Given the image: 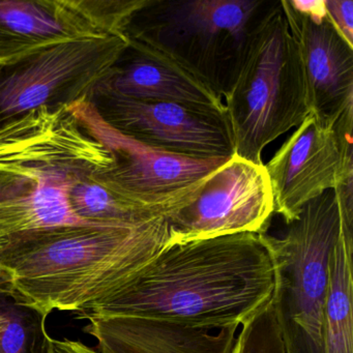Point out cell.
<instances>
[{"instance_id":"1","label":"cell","mask_w":353,"mask_h":353,"mask_svg":"<svg viewBox=\"0 0 353 353\" xmlns=\"http://www.w3.org/2000/svg\"><path fill=\"white\" fill-rule=\"evenodd\" d=\"M274 291V263L261 235L236 233L163 248L119 288L75 315L241 327L272 301Z\"/></svg>"},{"instance_id":"2","label":"cell","mask_w":353,"mask_h":353,"mask_svg":"<svg viewBox=\"0 0 353 353\" xmlns=\"http://www.w3.org/2000/svg\"><path fill=\"white\" fill-rule=\"evenodd\" d=\"M166 216L136 226L65 225L0 239V283L19 303L48 317L77 314L119 288L158 255Z\"/></svg>"},{"instance_id":"3","label":"cell","mask_w":353,"mask_h":353,"mask_svg":"<svg viewBox=\"0 0 353 353\" xmlns=\"http://www.w3.org/2000/svg\"><path fill=\"white\" fill-rule=\"evenodd\" d=\"M112 163L110 150L82 129L68 106H45L0 125V239L90 225L72 212L70 190Z\"/></svg>"},{"instance_id":"4","label":"cell","mask_w":353,"mask_h":353,"mask_svg":"<svg viewBox=\"0 0 353 353\" xmlns=\"http://www.w3.org/2000/svg\"><path fill=\"white\" fill-rule=\"evenodd\" d=\"M276 0H150L128 40L160 51L224 101L256 30Z\"/></svg>"},{"instance_id":"5","label":"cell","mask_w":353,"mask_h":353,"mask_svg":"<svg viewBox=\"0 0 353 353\" xmlns=\"http://www.w3.org/2000/svg\"><path fill=\"white\" fill-rule=\"evenodd\" d=\"M223 103L235 154L259 165L264 148L311 113L301 54L281 0L256 30Z\"/></svg>"},{"instance_id":"6","label":"cell","mask_w":353,"mask_h":353,"mask_svg":"<svg viewBox=\"0 0 353 353\" xmlns=\"http://www.w3.org/2000/svg\"><path fill=\"white\" fill-rule=\"evenodd\" d=\"M345 220L327 190L303 206L281 237L261 233L274 268L272 307L287 353H325L323 312L330 264Z\"/></svg>"},{"instance_id":"7","label":"cell","mask_w":353,"mask_h":353,"mask_svg":"<svg viewBox=\"0 0 353 353\" xmlns=\"http://www.w3.org/2000/svg\"><path fill=\"white\" fill-rule=\"evenodd\" d=\"M82 129L106 146L113 163L94 177L108 189L164 216L181 210L229 159H195L150 148L115 130L88 96L68 105Z\"/></svg>"},{"instance_id":"8","label":"cell","mask_w":353,"mask_h":353,"mask_svg":"<svg viewBox=\"0 0 353 353\" xmlns=\"http://www.w3.org/2000/svg\"><path fill=\"white\" fill-rule=\"evenodd\" d=\"M129 46L127 37L65 43L0 65V125L48 106L90 96L112 73Z\"/></svg>"},{"instance_id":"9","label":"cell","mask_w":353,"mask_h":353,"mask_svg":"<svg viewBox=\"0 0 353 353\" xmlns=\"http://www.w3.org/2000/svg\"><path fill=\"white\" fill-rule=\"evenodd\" d=\"M150 0H0V65L78 41L125 37Z\"/></svg>"},{"instance_id":"10","label":"cell","mask_w":353,"mask_h":353,"mask_svg":"<svg viewBox=\"0 0 353 353\" xmlns=\"http://www.w3.org/2000/svg\"><path fill=\"white\" fill-rule=\"evenodd\" d=\"M103 119L150 148L195 159H230L234 143L227 112L174 102L136 100L106 79L88 96Z\"/></svg>"},{"instance_id":"11","label":"cell","mask_w":353,"mask_h":353,"mask_svg":"<svg viewBox=\"0 0 353 353\" xmlns=\"http://www.w3.org/2000/svg\"><path fill=\"white\" fill-rule=\"evenodd\" d=\"M274 214L265 166L234 154L208 177L189 204L166 216L164 248L236 233H266Z\"/></svg>"},{"instance_id":"12","label":"cell","mask_w":353,"mask_h":353,"mask_svg":"<svg viewBox=\"0 0 353 353\" xmlns=\"http://www.w3.org/2000/svg\"><path fill=\"white\" fill-rule=\"evenodd\" d=\"M353 121L334 125L310 113L264 165L274 200V212L287 225L299 218L301 208L332 190L353 171Z\"/></svg>"},{"instance_id":"13","label":"cell","mask_w":353,"mask_h":353,"mask_svg":"<svg viewBox=\"0 0 353 353\" xmlns=\"http://www.w3.org/2000/svg\"><path fill=\"white\" fill-rule=\"evenodd\" d=\"M281 3L301 54L310 111L334 125L353 111V47L328 16L312 19L295 11L288 0Z\"/></svg>"},{"instance_id":"14","label":"cell","mask_w":353,"mask_h":353,"mask_svg":"<svg viewBox=\"0 0 353 353\" xmlns=\"http://www.w3.org/2000/svg\"><path fill=\"white\" fill-rule=\"evenodd\" d=\"M101 353H232L237 326L210 328L131 316L85 318Z\"/></svg>"},{"instance_id":"15","label":"cell","mask_w":353,"mask_h":353,"mask_svg":"<svg viewBox=\"0 0 353 353\" xmlns=\"http://www.w3.org/2000/svg\"><path fill=\"white\" fill-rule=\"evenodd\" d=\"M106 78L111 88L136 100L174 102L226 112L223 101L195 76L160 51L135 41Z\"/></svg>"},{"instance_id":"16","label":"cell","mask_w":353,"mask_h":353,"mask_svg":"<svg viewBox=\"0 0 353 353\" xmlns=\"http://www.w3.org/2000/svg\"><path fill=\"white\" fill-rule=\"evenodd\" d=\"M353 221L345 220L332 251L323 312L325 353H353Z\"/></svg>"},{"instance_id":"17","label":"cell","mask_w":353,"mask_h":353,"mask_svg":"<svg viewBox=\"0 0 353 353\" xmlns=\"http://www.w3.org/2000/svg\"><path fill=\"white\" fill-rule=\"evenodd\" d=\"M94 174L74 183L69 192L72 212L85 224L136 226L166 216L114 193L100 183Z\"/></svg>"},{"instance_id":"18","label":"cell","mask_w":353,"mask_h":353,"mask_svg":"<svg viewBox=\"0 0 353 353\" xmlns=\"http://www.w3.org/2000/svg\"><path fill=\"white\" fill-rule=\"evenodd\" d=\"M45 316L19 303L0 283V353H50Z\"/></svg>"},{"instance_id":"19","label":"cell","mask_w":353,"mask_h":353,"mask_svg":"<svg viewBox=\"0 0 353 353\" xmlns=\"http://www.w3.org/2000/svg\"><path fill=\"white\" fill-rule=\"evenodd\" d=\"M232 353H287L272 303L241 325Z\"/></svg>"},{"instance_id":"20","label":"cell","mask_w":353,"mask_h":353,"mask_svg":"<svg viewBox=\"0 0 353 353\" xmlns=\"http://www.w3.org/2000/svg\"><path fill=\"white\" fill-rule=\"evenodd\" d=\"M326 13L341 36L353 47V1L324 0Z\"/></svg>"},{"instance_id":"21","label":"cell","mask_w":353,"mask_h":353,"mask_svg":"<svg viewBox=\"0 0 353 353\" xmlns=\"http://www.w3.org/2000/svg\"><path fill=\"white\" fill-rule=\"evenodd\" d=\"M289 5L299 12V14L307 16L315 20H322L327 16L324 0H311V1H303V0H288Z\"/></svg>"},{"instance_id":"22","label":"cell","mask_w":353,"mask_h":353,"mask_svg":"<svg viewBox=\"0 0 353 353\" xmlns=\"http://www.w3.org/2000/svg\"><path fill=\"white\" fill-rule=\"evenodd\" d=\"M50 353H101L97 348L88 346L79 340L63 338L51 340Z\"/></svg>"}]
</instances>
